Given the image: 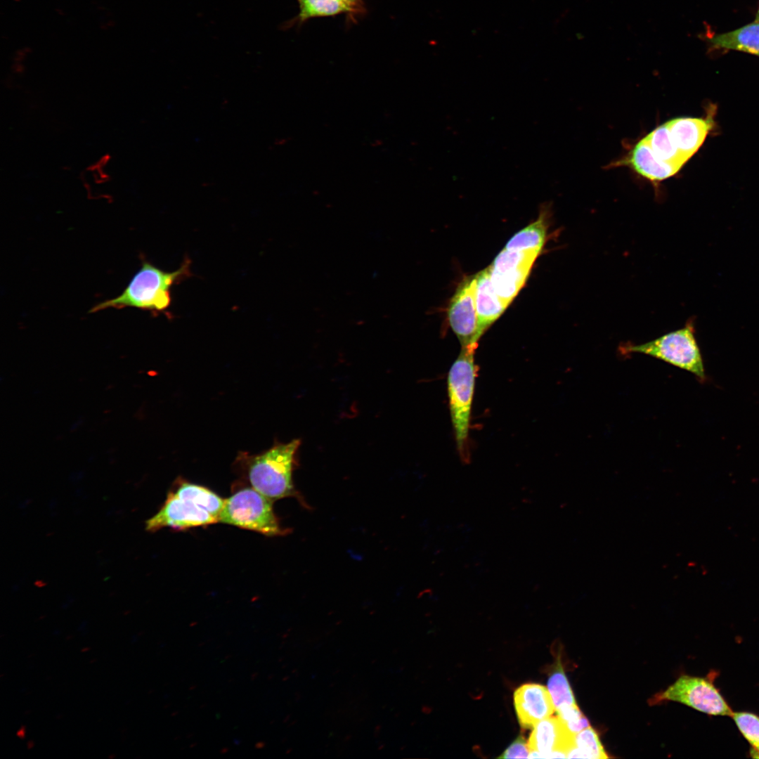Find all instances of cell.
Wrapping results in <instances>:
<instances>
[{"label": "cell", "instance_id": "1", "mask_svg": "<svg viewBox=\"0 0 759 759\" xmlns=\"http://www.w3.org/2000/svg\"><path fill=\"white\" fill-rule=\"evenodd\" d=\"M190 267L189 258L185 259L174 271H164L143 260L141 268L122 293L94 305L89 313L129 307L149 311L152 315H168L172 301L171 289L191 275Z\"/></svg>", "mask_w": 759, "mask_h": 759}, {"label": "cell", "instance_id": "2", "mask_svg": "<svg viewBox=\"0 0 759 759\" xmlns=\"http://www.w3.org/2000/svg\"><path fill=\"white\" fill-rule=\"evenodd\" d=\"M301 445L296 439L288 443L274 444L256 455L240 453L237 463L251 487L273 501L294 497L301 498L293 483V472L297 467V452Z\"/></svg>", "mask_w": 759, "mask_h": 759}, {"label": "cell", "instance_id": "3", "mask_svg": "<svg viewBox=\"0 0 759 759\" xmlns=\"http://www.w3.org/2000/svg\"><path fill=\"white\" fill-rule=\"evenodd\" d=\"M478 344L462 347L447 378L451 421L457 448L465 463L469 461V431L477 367L474 353Z\"/></svg>", "mask_w": 759, "mask_h": 759}, {"label": "cell", "instance_id": "4", "mask_svg": "<svg viewBox=\"0 0 759 759\" xmlns=\"http://www.w3.org/2000/svg\"><path fill=\"white\" fill-rule=\"evenodd\" d=\"M618 349L623 355L633 353L648 355L692 373L701 383L707 380L692 320L687 322L683 327L651 341L640 344L626 342Z\"/></svg>", "mask_w": 759, "mask_h": 759}, {"label": "cell", "instance_id": "5", "mask_svg": "<svg viewBox=\"0 0 759 759\" xmlns=\"http://www.w3.org/2000/svg\"><path fill=\"white\" fill-rule=\"evenodd\" d=\"M273 502L252 487L240 488L225 500L219 521L268 536L285 535Z\"/></svg>", "mask_w": 759, "mask_h": 759}, {"label": "cell", "instance_id": "6", "mask_svg": "<svg viewBox=\"0 0 759 759\" xmlns=\"http://www.w3.org/2000/svg\"><path fill=\"white\" fill-rule=\"evenodd\" d=\"M666 701L685 704L711 715L730 716L733 711L712 680L684 675L664 692L654 695L652 705Z\"/></svg>", "mask_w": 759, "mask_h": 759}, {"label": "cell", "instance_id": "7", "mask_svg": "<svg viewBox=\"0 0 759 759\" xmlns=\"http://www.w3.org/2000/svg\"><path fill=\"white\" fill-rule=\"evenodd\" d=\"M540 252L535 249L510 250L504 248L488 267L493 287L507 306L526 282Z\"/></svg>", "mask_w": 759, "mask_h": 759}, {"label": "cell", "instance_id": "8", "mask_svg": "<svg viewBox=\"0 0 759 759\" xmlns=\"http://www.w3.org/2000/svg\"><path fill=\"white\" fill-rule=\"evenodd\" d=\"M476 278H466L452 297L448 318L462 347L478 344L481 335L475 303Z\"/></svg>", "mask_w": 759, "mask_h": 759}, {"label": "cell", "instance_id": "9", "mask_svg": "<svg viewBox=\"0 0 759 759\" xmlns=\"http://www.w3.org/2000/svg\"><path fill=\"white\" fill-rule=\"evenodd\" d=\"M216 522L218 519L207 510L170 491L160 510L147 520L145 528L151 532L164 527L181 530Z\"/></svg>", "mask_w": 759, "mask_h": 759}, {"label": "cell", "instance_id": "10", "mask_svg": "<svg viewBox=\"0 0 759 759\" xmlns=\"http://www.w3.org/2000/svg\"><path fill=\"white\" fill-rule=\"evenodd\" d=\"M625 167L654 185L677 174L680 168L659 159L653 153L645 137L637 141L620 159L608 167Z\"/></svg>", "mask_w": 759, "mask_h": 759}, {"label": "cell", "instance_id": "11", "mask_svg": "<svg viewBox=\"0 0 759 759\" xmlns=\"http://www.w3.org/2000/svg\"><path fill=\"white\" fill-rule=\"evenodd\" d=\"M514 705L518 722L523 729H532L538 722L550 717L555 711L550 694L545 687L526 683L514 693Z\"/></svg>", "mask_w": 759, "mask_h": 759}, {"label": "cell", "instance_id": "12", "mask_svg": "<svg viewBox=\"0 0 759 759\" xmlns=\"http://www.w3.org/2000/svg\"><path fill=\"white\" fill-rule=\"evenodd\" d=\"M573 737L558 715L550 716L536 724L528 744L530 751L539 752L543 758H551L555 752L566 755L573 744Z\"/></svg>", "mask_w": 759, "mask_h": 759}, {"label": "cell", "instance_id": "13", "mask_svg": "<svg viewBox=\"0 0 759 759\" xmlns=\"http://www.w3.org/2000/svg\"><path fill=\"white\" fill-rule=\"evenodd\" d=\"M666 122L675 145L687 162L701 146L713 123L709 116L677 117Z\"/></svg>", "mask_w": 759, "mask_h": 759}, {"label": "cell", "instance_id": "14", "mask_svg": "<svg viewBox=\"0 0 759 759\" xmlns=\"http://www.w3.org/2000/svg\"><path fill=\"white\" fill-rule=\"evenodd\" d=\"M475 303L479 334L484 331L503 313L507 306L495 292L490 278L488 268L476 275Z\"/></svg>", "mask_w": 759, "mask_h": 759}, {"label": "cell", "instance_id": "15", "mask_svg": "<svg viewBox=\"0 0 759 759\" xmlns=\"http://www.w3.org/2000/svg\"><path fill=\"white\" fill-rule=\"evenodd\" d=\"M710 45L715 48L734 50L759 56V21L725 33L713 35L709 39Z\"/></svg>", "mask_w": 759, "mask_h": 759}, {"label": "cell", "instance_id": "16", "mask_svg": "<svg viewBox=\"0 0 759 759\" xmlns=\"http://www.w3.org/2000/svg\"><path fill=\"white\" fill-rule=\"evenodd\" d=\"M299 5V13L294 18L284 23L283 28L299 26L314 18L332 17L346 14L350 18H355L353 11L340 0H296Z\"/></svg>", "mask_w": 759, "mask_h": 759}, {"label": "cell", "instance_id": "17", "mask_svg": "<svg viewBox=\"0 0 759 759\" xmlns=\"http://www.w3.org/2000/svg\"><path fill=\"white\" fill-rule=\"evenodd\" d=\"M548 210L544 208L536 221L515 233L505 248L510 250L535 249L541 252L548 229Z\"/></svg>", "mask_w": 759, "mask_h": 759}, {"label": "cell", "instance_id": "18", "mask_svg": "<svg viewBox=\"0 0 759 759\" xmlns=\"http://www.w3.org/2000/svg\"><path fill=\"white\" fill-rule=\"evenodd\" d=\"M180 498L188 500L207 510L219 521L224 501L216 493L204 486L179 479L171 491Z\"/></svg>", "mask_w": 759, "mask_h": 759}, {"label": "cell", "instance_id": "19", "mask_svg": "<svg viewBox=\"0 0 759 759\" xmlns=\"http://www.w3.org/2000/svg\"><path fill=\"white\" fill-rule=\"evenodd\" d=\"M644 137L654 155L661 160L680 169L687 162L673 141L667 122L659 125Z\"/></svg>", "mask_w": 759, "mask_h": 759}, {"label": "cell", "instance_id": "20", "mask_svg": "<svg viewBox=\"0 0 759 759\" xmlns=\"http://www.w3.org/2000/svg\"><path fill=\"white\" fill-rule=\"evenodd\" d=\"M568 758H607L596 731L590 726L576 734L573 744L566 753Z\"/></svg>", "mask_w": 759, "mask_h": 759}, {"label": "cell", "instance_id": "21", "mask_svg": "<svg viewBox=\"0 0 759 759\" xmlns=\"http://www.w3.org/2000/svg\"><path fill=\"white\" fill-rule=\"evenodd\" d=\"M547 689L556 711L576 704L574 695L559 659L554 664V668L549 676Z\"/></svg>", "mask_w": 759, "mask_h": 759}, {"label": "cell", "instance_id": "22", "mask_svg": "<svg viewBox=\"0 0 759 759\" xmlns=\"http://www.w3.org/2000/svg\"><path fill=\"white\" fill-rule=\"evenodd\" d=\"M732 718L739 732L751 745L753 758H759V716L746 711L733 712Z\"/></svg>", "mask_w": 759, "mask_h": 759}, {"label": "cell", "instance_id": "23", "mask_svg": "<svg viewBox=\"0 0 759 759\" xmlns=\"http://www.w3.org/2000/svg\"><path fill=\"white\" fill-rule=\"evenodd\" d=\"M557 713L567 730L573 735L590 727L588 719L577 704L563 708Z\"/></svg>", "mask_w": 759, "mask_h": 759}, {"label": "cell", "instance_id": "24", "mask_svg": "<svg viewBox=\"0 0 759 759\" xmlns=\"http://www.w3.org/2000/svg\"><path fill=\"white\" fill-rule=\"evenodd\" d=\"M530 753L528 744L523 736H519L498 758H527Z\"/></svg>", "mask_w": 759, "mask_h": 759}, {"label": "cell", "instance_id": "25", "mask_svg": "<svg viewBox=\"0 0 759 759\" xmlns=\"http://www.w3.org/2000/svg\"><path fill=\"white\" fill-rule=\"evenodd\" d=\"M345 4L349 8H350L354 13L355 15H361L365 13V6L362 0H340Z\"/></svg>", "mask_w": 759, "mask_h": 759}, {"label": "cell", "instance_id": "26", "mask_svg": "<svg viewBox=\"0 0 759 759\" xmlns=\"http://www.w3.org/2000/svg\"><path fill=\"white\" fill-rule=\"evenodd\" d=\"M755 20L759 21V8H758V12L756 13Z\"/></svg>", "mask_w": 759, "mask_h": 759}]
</instances>
